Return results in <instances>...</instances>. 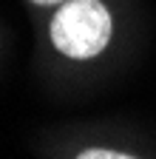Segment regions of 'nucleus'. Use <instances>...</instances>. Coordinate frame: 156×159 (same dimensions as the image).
<instances>
[{
	"instance_id": "f03ea898",
	"label": "nucleus",
	"mask_w": 156,
	"mask_h": 159,
	"mask_svg": "<svg viewBox=\"0 0 156 159\" xmlns=\"http://www.w3.org/2000/svg\"><path fill=\"white\" fill-rule=\"evenodd\" d=\"M77 159H136V156L122 153V151H111V148H88L82 153H77Z\"/></svg>"
},
{
	"instance_id": "f257e3e1",
	"label": "nucleus",
	"mask_w": 156,
	"mask_h": 159,
	"mask_svg": "<svg viewBox=\"0 0 156 159\" xmlns=\"http://www.w3.org/2000/svg\"><path fill=\"white\" fill-rule=\"evenodd\" d=\"M51 46L68 60L100 57L114 37V17L102 0H65L48 23Z\"/></svg>"
},
{
	"instance_id": "7ed1b4c3",
	"label": "nucleus",
	"mask_w": 156,
	"mask_h": 159,
	"mask_svg": "<svg viewBox=\"0 0 156 159\" xmlns=\"http://www.w3.org/2000/svg\"><path fill=\"white\" fill-rule=\"evenodd\" d=\"M29 3H34V6H60L65 0H29Z\"/></svg>"
}]
</instances>
